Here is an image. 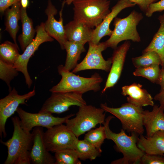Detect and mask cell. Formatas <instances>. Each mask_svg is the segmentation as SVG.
Listing matches in <instances>:
<instances>
[{
  "instance_id": "6da1fadb",
  "label": "cell",
  "mask_w": 164,
  "mask_h": 164,
  "mask_svg": "<svg viewBox=\"0 0 164 164\" xmlns=\"http://www.w3.org/2000/svg\"><path fill=\"white\" fill-rule=\"evenodd\" d=\"M14 130L11 138L5 142L1 141L7 147V158L4 164H30V152L33 136L32 133L27 131L21 126L19 117H12Z\"/></svg>"
},
{
  "instance_id": "7a4b0ae2",
  "label": "cell",
  "mask_w": 164,
  "mask_h": 164,
  "mask_svg": "<svg viewBox=\"0 0 164 164\" xmlns=\"http://www.w3.org/2000/svg\"><path fill=\"white\" fill-rule=\"evenodd\" d=\"M114 117L109 116L105 120L104 124L106 139L112 140L115 143L117 150L121 152L123 157L111 162L112 164H140L142 158L145 153L137 146L138 135L132 133L130 136L127 135L123 128L118 133L111 131L109 124L111 120Z\"/></svg>"
},
{
  "instance_id": "3957f363",
  "label": "cell",
  "mask_w": 164,
  "mask_h": 164,
  "mask_svg": "<svg viewBox=\"0 0 164 164\" xmlns=\"http://www.w3.org/2000/svg\"><path fill=\"white\" fill-rule=\"evenodd\" d=\"M57 70L61 79L50 90L51 93L76 92L83 94L91 91L97 92L100 89L103 79L97 73L87 78L75 75L66 69L63 65H59Z\"/></svg>"
},
{
  "instance_id": "277c9868",
  "label": "cell",
  "mask_w": 164,
  "mask_h": 164,
  "mask_svg": "<svg viewBox=\"0 0 164 164\" xmlns=\"http://www.w3.org/2000/svg\"><path fill=\"white\" fill-rule=\"evenodd\" d=\"M73 20L93 29L110 12V0H73Z\"/></svg>"
},
{
  "instance_id": "5b68a950",
  "label": "cell",
  "mask_w": 164,
  "mask_h": 164,
  "mask_svg": "<svg viewBox=\"0 0 164 164\" xmlns=\"http://www.w3.org/2000/svg\"><path fill=\"white\" fill-rule=\"evenodd\" d=\"M141 13L134 10L126 17H115L114 20V28L110 38L105 42L107 47L116 49L121 42L131 40L140 42L141 37L137 27L143 19Z\"/></svg>"
},
{
  "instance_id": "8992f818",
  "label": "cell",
  "mask_w": 164,
  "mask_h": 164,
  "mask_svg": "<svg viewBox=\"0 0 164 164\" xmlns=\"http://www.w3.org/2000/svg\"><path fill=\"white\" fill-rule=\"evenodd\" d=\"M101 108L105 112L113 115L121 121L123 129L128 132L142 135L144 132L143 122L144 110L142 107L128 102L118 108L108 107L101 104Z\"/></svg>"
},
{
  "instance_id": "52a82bcc",
  "label": "cell",
  "mask_w": 164,
  "mask_h": 164,
  "mask_svg": "<svg viewBox=\"0 0 164 164\" xmlns=\"http://www.w3.org/2000/svg\"><path fill=\"white\" fill-rule=\"evenodd\" d=\"M102 108L87 104L79 107L76 116L68 119L65 123L78 138L95 128L97 124L105 122V113Z\"/></svg>"
},
{
  "instance_id": "ba28073f",
  "label": "cell",
  "mask_w": 164,
  "mask_h": 164,
  "mask_svg": "<svg viewBox=\"0 0 164 164\" xmlns=\"http://www.w3.org/2000/svg\"><path fill=\"white\" fill-rule=\"evenodd\" d=\"M44 139L47 150L53 152L65 149H75L78 140L66 125L63 124L47 129L44 132Z\"/></svg>"
},
{
  "instance_id": "9c48e42d",
  "label": "cell",
  "mask_w": 164,
  "mask_h": 164,
  "mask_svg": "<svg viewBox=\"0 0 164 164\" xmlns=\"http://www.w3.org/2000/svg\"><path fill=\"white\" fill-rule=\"evenodd\" d=\"M83 94L76 92L52 93L39 112L60 114L68 111L72 106L80 107L87 104Z\"/></svg>"
},
{
  "instance_id": "30bf717a",
  "label": "cell",
  "mask_w": 164,
  "mask_h": 164,
  "mask_svg": "<svg viewBox=\"0 0 164 164\" xmlns=\"http://www.w3.org/2000/svg\"><path fill=\"white\" fill-rule=\"evenodd\" d=\"M36 30L35 38L26 47L23 53L20 55L14 64L15 68L23 74L29 88L31 87L32 83L27 69V65L30 58L41 44L45 42H52L54 40L45 31L44 23L42 22L37 26Z\"/></svg>"
},
{
  "instance_id": "8fae6325",
  "label": "cell",
  "mask_w": 164,
  "mask_h": 164,
  "mask_svg": "<svg viewBox=\"0 0 164 164\" xmlns=\"http://www.w3.org/2000/svg\"><path fill=\"white\" fill-rule=\"evenodd\" d=\"M16 112L20 119L21 126L29 132L36 127H44L48 129L65 123L68 119L75 115L71 114L63 117H55L52 114L48 113L28 112L19 107L18 108Z\"/></svg>"
},
{
  "instance_id": "7c38bea8",
  "label": "cell",
  "mask_w": 164,
  "mask_h": 164,
  "mask_svg": "<svg viewBox=\"0 0 164 164\" xmlns=\"http://www.w3.org/2000/svg\"><path fill=\"white\" fill-rule=\"evenodd\" d=\"M36 94L35 86L33 90L23 95H19L14 87L9 94L0 100V136L1 138L7 136L5 125L8 118L16 111L20 104L27 105L26 101Z\"/></svg>"
},
{
  "instance_id": "4fadbf2b",
  "label": "cell",
  "mask_w": 164,
  "mask_h": 164,
  "mask_svg": "<svg viewBox=\"0 0 164 164\" xmlns=\"http://www.w3.org/2000/svg\"><path fill=\"white\" fill-rule=\"evenodd\" d=\"M89 48L86 56L83 60L78 64L72 72L75 73L87 70L97 69L108 72L111 66L112 57L105 60L104 58L102 52L107 47L105 42L94 44L88 42Z\"/></svg>"
},
{
  "instance_id": "5bb4252c",
  "label": "cell",
  "mask_w": 164,
  "mask_h": 164,
  "mask_svg": "<svg viewBox=\"0 0 164 164\" xmlns=\"http://www.w3.org/2000/svg\"><path fill=\"white\" fill-rule=\"evenodd\" d=\"M65 3L64 0L62 4L63 7L58 21L55 17L57 13V10L51 0H48L47 6L45 11L47 17V20L44 23L45 31L49 36L58 42L62 50H64V44L67 40L63 25L62 11Z\"/></svg>"
},
{
  "instance_id": "9a60e30c",
  "label": "cell",
  "mask_w": 164,
  "mask_h": 164,
  "mask_svg": "<svg viewBox=\"0 0 164 164\" xmlns=\"http://www.w3.org/2000/svg\"><path fill=\"white\" fill-rule=\"evenodd\" d=\"M32 133L33 141L30 152L31 163L55 164L54 157L49 152L45 144L42 127L34 128Z\"/></svg>"
},
{
  "instance_id": "2e32d148",
  "label": "cell",
  "mask_w": 164,
  "mask_h": 164,
  "mask_svg": "<svg viewBox=\"0 0 164 164\" xmlns=\"http://www.w3.org/2000/svg\"><path fill=\"white\" fill-rule=\"evenodd\" d=\"M131 46L130 42L126 41L115 49L112 56V62L105 85L102 91L104 93L108 88L113 87L119 80L123 69L127 53Z\"/></svg>"
},
{
  "instance_id": "e0dca14e",
  "label": "cell",
  "mask_w": 164,
  "mask_h": 164,
  "mask_svg": "<svg viewBox=\"0 0 164 164\" xmlns=\"http://www.w3.org/2000/svg\"><path fill=\"white\" fill-rule=\"evenodd\" d=\"M135 4L128 0H120L113 6L111 11L106 16L101 23L93 30V34L91 41L92 43L97 44L104 36H110L113 30L110 28V26L113 19L123 9L133 7Z\"/></svg>"
},
{
  "instance_id": "ac0fdd59",
  "label": "cell",
  "mask_w": 164,
  "mask_h": 164,
  "mask_svg": "<svg viewBox=\"0 0 164 164\" xmlns=\"http://www.w3.org/2000/svg\"><path fill=\"white\" fill-rule=\"evenodd\" d=\"M140 135L137 143L139 148L145 153L164 156V130L158 131L149 137Z\"/></svg>"
},
{
  "instance_id": "d6986e66",
  "label": "cell",
  "mask_w": 164,
  "mask_h": 164,
  "mask_svg": "<svg viewBox=\"0 0 164 164\" xmlns=\"http://www.w3.org/2000/svg\"><path fill=\"white\" fill-rule=\"evenodd\" d=\"M142 85L134 83L131 85H125L122 88L121 94L128 96V102L140 107L148 105L153 106L154 103L151 95L145 89L142 88Z\"/></svg>"
},
{
  "instance_id": "ffe728a7",
  "label": "cell",
  "mask_w": 164,
  "mask_h": 164,
  "mask_svg": "<svg viewBox=\"0 0 164 164\" xmlns=\"http://www.w3.org/2000/svg\"><path fill=\"white\" fill-rule=\"evenodd\" d=\"M64 28L67 40L85 44L91 40L94 29L83 23L73 20Z\"/></svg>"
},
{
  "instance_id": "44dd1931",
  "label": "cell",
  "mask_w": 164,
  "mask_h": 164,
  "mask_svg": "<svg viewBox=\"0 0 164 164\" xmlns=\"http://www.w3.org/2000/svg\"><path fill=\"white\" fill-rule=\"evenodd\" d=\"M153 106L152 111L144 110L143 112V125L147 137L151 136L158 131L164 130V111L159 105Z\"/></svg>"
},
{
  "instance_id": "7402d4cb",
  "label": "cell",
  "mask_w": 164,
  "mask_h": 164,
  "mask_svg": "<svg viewBox=\"0 0 164 164\" xmlns=\"http://www.w3.org/2000/svg\"><path fill=\"white\" fill-rule=\"evenodd\" d=\"M21 7L20 0L12 5L10 9H7L4 13L5 30L9 33L14 43L18 47L16 36L19 29L18 22L20 20Z\"/></svg>"
},
{
  "instance_id": "603a6c76",
  "label": "cell",
  "mask_w": 164,
  "mask_h": 164,
  "mask_svg": "<svg viewBox=\"0 0 164 164\" xmlns=\"http://www.w3.org/2000/svg\"><path fill=\"white\" fill-rule=\"evenodd\" d=\"M20 20L22 24V32L18 37L21 49L23 52L26 47L34 39L36 32L32 19L28 15L26 8L22 7L20 12Z\"/></svg>"
},
{
  "instance_id": "cb8c5ba5",
  "label": "cell",
  "mask_w": 164,
  "mask_h": 164,
  "mask_svg": "<svg viewBox=\"0 0 164 164\" xmlns=\"http://www.w3.org/2000/svg\"><path fill=\"white\" fill-rule=\"evenodd\" d=\"M85 44L67 40L65 43L64 49L67 53L65 68L70 71L78 64L81 54L85 51Z\"/></svg>"
},
{
  "instance_id": "d4e9b609",
  "label": "cell",
  "mask_w": 164,
  "mask_h": 164,
  "mask_svg": "<svg viewBox=\"0 0 164 164\" xmlns=\"http://www.w3.org/2000/svg\"><path fill=\"white\" fill-rule=\"evenodd\" d=\"M158 19L160 26L149 45L143 51L142 53L149 51L156 52L162 61V68H164V14L160 15Z\"/></svg>"
},
{
  "instance_id": "484cf974",
  "label": "cell",
  "mask_w": 164,
  "mask_h": 164,
  "mask_svg": "<svg viewBox=\"0 0 164 164\" xmlns=\"http://www.w3.org/2000/svg\"><path fill=\"white\" fill-rule=\"evenodd\" d=\"M75 149L81 160L95 159L101 155V152L91 144L84 140H78Z\"/></svg>"
},
{
  "instance_id": "4316f807",
  "label": "cell",
  "mask_w": 164,
  "mask_h": 164,
  "mask_svg": "<svg viewBox=\"0 0 164 164\" xmlns=\"http://www.w3.org/2000/svg\"><path fill=\"white\" fill-rule=\"evenodd\" d=\"M19 48L15 43L6 41L0 45V59L14 65L20 55Z\"/></svg>"
},
{
  "instance_id": "83f0119b",
  "label": "cell",
  "mask_w": 164,
  "mask_h": 164,
  "mask_svg": "<svg viewBox=\"0 0 164 164\" xmlns=\"http://www.w3.org/2000/svg\"><path fill=\"white\" fill-rule=\"evenodd\" d=\"M105 139L106 136L104 127L100 125L99 127L89 131L85 135L84 139L91 144L101 153V146Z\"/></svg>"
},
{
  "instance_id": "f1b7e54d",
  "label": "cell",
  "mask_w": 164,
  "mask_h": 164,
  "mask_svg": "<svg viewBox=\"0 0 164 164\" xmlns=\"http://www.w3.org/2000/svg\"><path fill=\"white\" fill-rule=\"evenodd\" d=\"M54 153L55 164H81L75 149H65Z\"/></svg>"
},
{
  "instance_id": "f546056e",
  "label": "cell",
  "mask_w": 164,
  "mask_h": 164,
  "mask_svg": "<svg viewBox=\"0 0 164 164\" xmlns=\"http://www.w3.org/2000/svg\"><path fill=\"white\" fill-rule=\"evenodd\" d=\"M132 63L136 68L147 66L152 64L162 65L161 58L155 52L149 51L142 53L140 56L132 58Z\"/></svg>"
},
{
  "instance_id": "4dcf8cb0",
  "label": "cell",
  "mask_w": 164,
  "mask_h": 164,
  "mask_svg": "<svg viewBox=\"0 0 164 164\" xmlns=\"http://www.w3.org/2000/svg\"><path fill=\"white\" fill-rule=\"evenodd\" d=\"M159 65L155 64L136 68L133 74L136 76L145 77L152 83H156L160 71Z\"/></svg>"
},
{
  "instance_id": "1f68e13d",
  "label": "cell",
  "mask_w": 164,
  "mask_h": 164,
  "mask_svg": "<svg viewBox=\"0 0 164 164\" xmlns=\"http://www.w3.org/2000/svg\"><path fill=\"white\" fill-rule=\"evenodd\" d=\"M18 72L14 65L9 64L0 59V78L6 83L9 92L12 90L10 83L18 75Z\"/></svg>"
},
{
  "instance_id": "d6a6232c",
  "label": "cell",
  "mask_w": 164,
  "mask_h": 164,
  "mask_svg": "<svg viewBox=\"0 0 164 164\" xmlns=\"http://www.w3.org/2000/svg\"><path fill=\"white\" fill-rule=\"evenodd\" d=\"M164 156L145 153L141 159L140 164H164Z\"/></svg>"
},
{
  "instance_id": "836d02e7",
  "label": "cell",
  "mask_w": 164,
  "mask_h": 164,
  "mask_svg": "<svg viewBox=\"0 0 164 164\" xmlns=\"http://www.w3.org/2000/svg\"><path fill=\"white\" fill-rule=\"evenodd\" d=\"M164 10V0L151 4L145 12L146 16L151 17L155 12H161Z\"/></svg>"
},
{
  "instance_id": "e575fe53",
  "label": "cell",
  "mask_w": 164,
  "mask_h": 164,
  "mask_svg": "<svg viewBox=\"0 0 164 164\" xmlns=\"http://www.w3.org/2000/svg\"><path fill=\"white\" fill-rule=\"evenodd\" d=\"M137 4L140 9L145 12L149 5L157 0H128Z\"/></svg>"
},
{
  "instance_id": "d590c367",
  "label": "cell",
  "mask_w": 164,
  "mask_h": 164,
  "mask_svg": "<svg viewBox=\"0 0 164 164\" xmlns=\"http://www.w3.org/2000/svg\"><path fill=\"white\" fill-rule=\"evenodd\" d=\"M20 0H0V12L1 14L11 6Z\"/></svg>"
},
{
  "instance_id": "8d00e7d4",
  "label": "cell",
  "mask_w": 164,
  "mask_h": 164,
  "mask_svg": "<svg viewBox=\"0 0 164 164\" xmlns=\"http://www.w3.org/2000/svg\"><path fill=\"white\" fill-rule=\"evenodd\" d=\"M154 99L155 100L159 101L160 104L159 107L164 112V91H160L159 93L155 95Z\"/></svg>"
},
{
  "instance_id": "74e56055",
  "label": "cell",
  "mask_w": 164,
  "mask_h": 164,
  "mask_svg": "<svg viewBox=\"0 0 164 164\" xmlns=\"http://www.w3.org/2000/svg\"><path fill=\"white\" fill-rule=\"evenodd\" d=\"M156 83L160 86V91H164V68L160 69L159 76Z\"/></svg>"
},
{
  "instance_id": "f35d334b",
  "label": "cell",
  "mask_w": 164,
  "mask_h": 164,
  "mask_svg": "<svg viewBox=\"0 0 164 164\" xmlns=\"http://www.w3.org/2000/svg\"><path fill=\"white\" fill-rule=\"evenodd\" d=\"M28 0H20V2L22 7L27 8L28 5Z\"/></svg>"
},
{
  "instance_id": "ab89813d",
  "label": "cell",
  "mask_w": 164,
  "mask_h": 164,
  "mask_svg": "<svg viewBox=\"0 0 164 164\" xmlns=\"http://www.w3.org/2000/svg\"><path fill=\"white\" fill-rule=\"evenodd\" d=\"M73 0H66L65 3L68 5H70L72 3Z\"/></svg>"
}]
</instances>
